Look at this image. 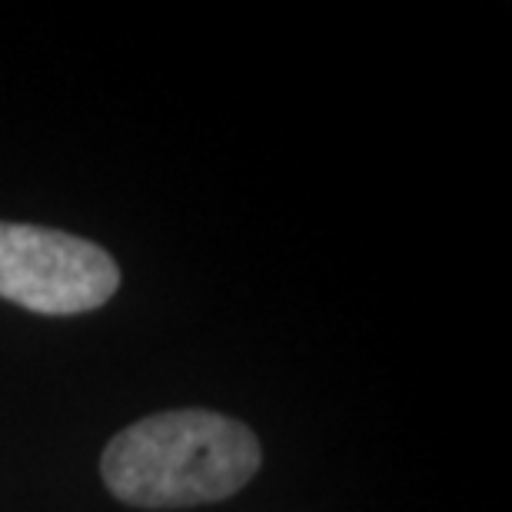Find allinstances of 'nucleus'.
<instances>
[{"mask_svg":"<svg viewBox=\"0 0 512 512\" xmlns=\"http://www.w3.org/2000/svg\"><path fill=\"white\" fill-rule=\"evenodd\" d=\"M260 463L250 426L210 409H170L110 439L100 473L127 506L187 509L240 493Z\"/></svg>","mask_w":512,"mask_h":512,"instance_id":"nucleus-1","label":"nucleus"},{"mask_svg":"<svg viewBox=\"0 0 512 512\" xmlns=\"http://www.w3.org/2000/svg\"><path fill=\"white\" fill-rule=\"evenodd\" d=\"M120 270L104 247L34 223H0V296L30 313L74 316L104 306Z\"/></svg>","mask_w":512,"mask_h":512,"instance_id":"nucleus-2","label":"nucleus"}]
</instances>
